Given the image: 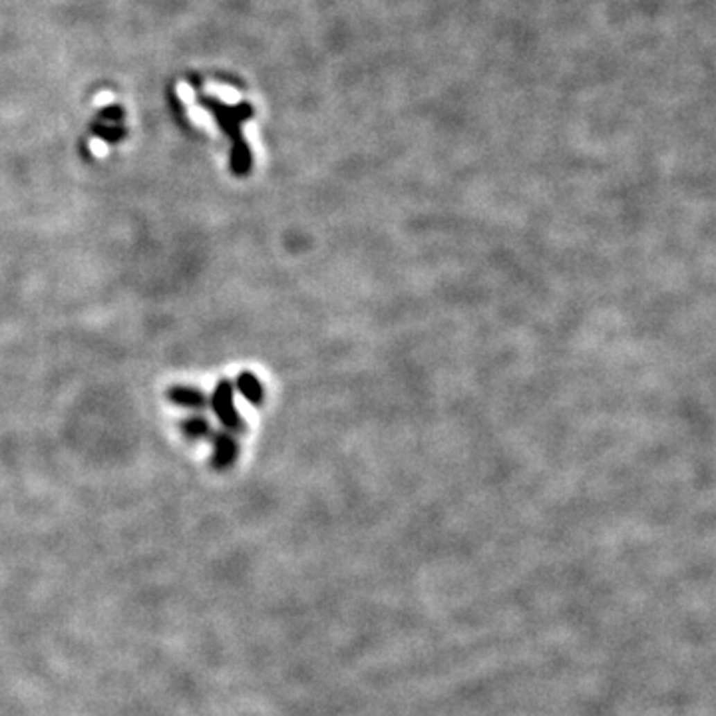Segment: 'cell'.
Wrapping results in <instances>:
<instances>
[{
  "instance_id": "6da1fadb",
  "label": "cell",
  "mask_w": 716,
  "mask_h": 716,
  "mask_svg": "<svg viewBox=\"0 0 716 716\" xmlns=\"http://www.w3.org/2000/svg\"><path fill=\"white\" fill-rule=\"evenodd\" d=\"M203 106L209 107V112L217 118L221 130L233 141V150H231V169H233V173L235 175H247L249 169H251V152H249L243 136H241V123L253 116L251 106L243 104V106L229 107L225 104H221V102H215V100H203Z\"/></svg>"
},
{
  "instance_id": "277c9868",
  "label": "cell",
  "mask_w": 716,
  "mask_h": 716,
  "mask_svg": "<svg viewBox=\"0 0 716 716\" xmlns=\"http://www.w3.org/2000/svg\"><path fill=\"white\" fill-rule=\"evenodd\" d=\"M168 400L171 404L187 408V410L201 412L209 406V398L199 388H191V386H171L168 390Z\"/></svg>"
},
{
  "instance_id": "8992f818",
  "label": "cell",
  "mask_w": 716,
  "mask_h": 716,
  "mask_svg": "<svg viewBox=\"0 0 716 716\" xmlns=\"http://www.w3.org/2000/svg\"><path fill=\"white\" fill-rule=\"evenodd\" d=\"M237 388L239 392L243 394V398H247V402L259 406L261 400H263V386H261L259 378L251 372H241L237 376Z\"/></svg>"
},
{
  "instance_id": "7a4b0ae2",
  "label": "cell",
  "mask_w": 716,
  "mask_h": 716,
  "mask_svg": "<svg viewBox=\"0 0 716 716\" xmlns=\"http://www.w3.org/2000/svg\"><path fill=\"white\" fill-rule=\"evenodd\" d=\"M233 396H235L233 394V382L223 378V381L217 382L213 396L209 398V404L213 408L217 420L221 422V426L231 434H239V432H243L245 424L237 408H235V398Z\"/></svg>"
},
{
  "instance_id": "5b68a950",
  "label": "cell",
  "mask_w": 716,
  "mask_h": 716,
  "mask_svg": "<svg viewBox=\"0 0 716 716\" xmlns=\"http://www.w3.org/2000/svg\"><path fill=\"white\" fill-rule=\"evenodd\" d=\"M182 432L189 440H207L213 438V428L211 422L205 416H189L182 422Z\"/></svg>"
},
{
  "instance_id": "3957f363",
  "label": "cell",
  "mask_w": 716,
  "mask_h": 716,
  "mask_svg": "<svg viewBox=\"0 0 716 716\" xmlns=\"http://www.w3.org/2000/svg\"><path fill=\"white\" fill-rule=\"evenodd\" d=\"M239 456V446H237V440L235 436L227 432V430H221L213 434V457H211V466L215 470L223 472L231 468L235 464V460Z\"/></svg>"
}]
</instances>
